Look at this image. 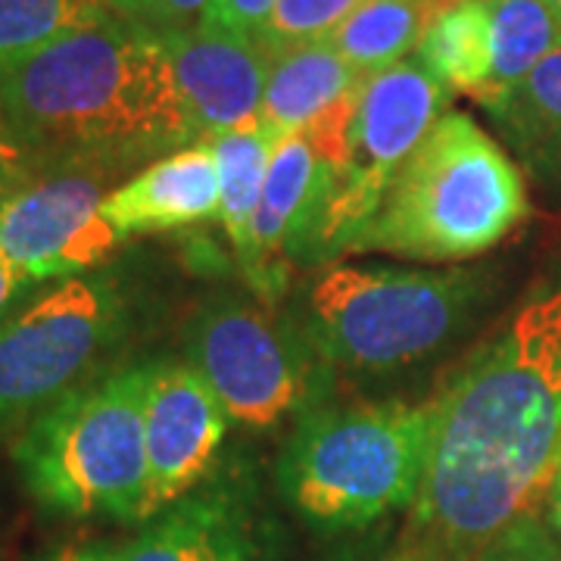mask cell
Returning <instances> with one entry per match:
<instances>
[{"instance_id":"7","label":"cell","mask_w":561,"mask_h":561,"mask_svg":"<svg viewBox=\"0 0 561 561\" xmlns=\"http://www.w3.org/2000/svg\"><path fill=\"white\" fill-rule=\"evenodd\" d=\"M446 91L421 62H397L359 88L350 153L331 169L290 260L324 262L350 250L393 175L443 116Z\"/></svg>"},{"instance_id":"19","label":"cell","mask_w":561,"mask_h":561,"mask_svg":"<svg viewBox=\"0 0 561 561\" xmlns=\"http://www.w3.org/2000/svg\"><path fill=\"white\" fill-rule=\"evenodd\" d=\"M216 153V169H219V216L225 238L234 247V256L243 265L250 253V231H253V216L260 206L268 162L278 147V140L268 138L260 125L228 131L219 138L206 140Z\"/></svg>"},{"instance_id":"27","label":"cell","mask_w":561,"mask_h":561,"mask_svg":"<svg viewBox=\"0 0 561 561\" xmlns=\"http://www.w3.org/2000/svg\"><path fill=\"white\" fill-rule=\"evenodd\" d=\"M275 3L278 0H209V10L203 13L201 22L253 38L275 10Z\"/></svg>"},{"instance_id":"32","label":"cell","mask_w":561,"mask_h":561,"mask_svg":"<svg viewBox=\"0 0 561 561\" xmlns=\"http://www.w3.org/2000/svg\"><path fill=\"white\" fill-rule=\"evenodd\" d=\"M0 203H3V201H0Z\"/></svg>"},{"instance_id":"29","label":"cell","mask_w":561,"mask_h":561,"mask_svg":"<svg viewBox=\"0 0 561 561\" xmlns=\"http://www.w3.org/2000/svg\"><path fill=\"white\" fill-rule=\"evenodd\" d=\"M44 561H116V552L106 546H66Z\"/></svg>"},{"instance_id":"12","label":"cell","mask_w":561,"mask_h":561,"mask_svg":"<svg viewBox=\"0 0 561 561\" xmlns=\"http://www.w3.org/2000/svg\"><path fill=\"white\" fill-rule=\"evenodd\" d=\"M197 144L260 125L272 57L260 41L197 22L160 35Z\"/></svg>"},{"instance_id":"10","label":"cell","mask_w":561,"mask_h":561,"mask_svg":"<svg viewBox=\"0 0 561 561\" xmlns=\"http://www.w3.org/2000/svg\"><path fill=\"white\" fill-rule=\"evenodd\" d=\"M106 179L94 165L44 169L0 203V260L32 287L101 268L119 247V234L103 216Z\"/></svg>"},{"instance_id":"2","label":"cell","mask_w":561,"mask_h":561,"mask_svg":"<svg viewBox=\"0 0 561 561\" xmlns=\"http://www.w3.org/2000/svg\"><path fill=\"white\" fill-rule=\"evenodd\" d=\"M0 110L38 169L125 172L197 144L157 32L106 13L0 79Z\"/></svg>"},{"instance_id":"25","label":"cell","mask_w":561,"mask_h":561,"mask_svg":"<svg viewBox=\"0 0 561 561\" xmlns=\"http://www.w3.org/2000/svg\"><path fill=\"white\" fill-rule=\"evenodd\" d=\"M106 7L122 20L138 22L157 35H169L197 25L209 10V0H106Z\"/></svg>"},{"instance_id":"4","label":"cell","mask_w":561,"mask_h":561,"mask_svg":"<svg viewBox=\"0 0 561 561\" xmlns=\"http://www.w3.org/2000/svg\"><path fill=\"white\" fill-rule=\"evenodd\" d=\"M434 421L437 400L319 409L284 446L280 496L321 534L381 522L419 496Z\"/></svg>"},{"instance_id":"14","label":"cell","mask_w":561,"mask_h":561,"mask_svg":"<svg viewBox=\"0 0 561 561\" xmlns=\"http://www.w3.org/2000/svg\"><path fill=\"white\" fill-rule=\"evenodd\" d=\"M103 216L119 234H160L219 216V169L209 144H191L147 162L135 179L113 187Z\"/></svg>"},{"instance_id":"30","label":"cell","mask_w":561,"mask_h":561,"mask_svg":"<svg viewBox=\"0 0 561 561\" xmlns=\"http://www.w3.org/2000/svg\"><path fill=\"white\" fill-rule=\"evenodd\" d=\"M552 530L561 537V465H559V474H556V481H552Z\"/></svg>"},{"instance_id":"9","label":"cell","mask_w":561,"mask_h":561,"mask_svg":"<svg viewBox=\"0 0 561 561\" xmlns=\"http://www.w3.org/2000/svg\"><path fill=\"white\" fill-rule=\"evenodd\" d=\"M306 341L247 302H213L187 331V362L221 402L228 421L265 431L312 397Z\"/></svg>"},{"instance_id":"22","label":"cell","mask_w":561,"mask_h":561,"mask_svg":"<svg viewBox=\"0 0 561 561\" xmlns=\"http://www.w3.org/2000/svg\"><path fill=\"white\" fill-rule=\"evenodd\" d=\"M106 13V0H0V79Z\"/></svg>"},{"instance_id":"11","label":"cell","mask_w":561,"mask_h":561,"mask_svg":"<svg viewBox=\"0 0 561 561\" xmlns=\"http://www.w3.org/2000/svg\"><path fill=\"white\" fill-rule=\"evenodd\" d=\"M228 415L191 362H147V518L184 500L213 471Z\"/></svg>"},{"instance_id":"24","label":"cell","mask_w":561,"mask_h":561,"mask_svg":"<svg viewBox=\"0 0 561 561\" xmlns=\"http://www.w3.org/2000/svg\"><path fill=\"white\" fill-rule=\"evenodd\" d=\"M474 561H561V537L537 515L502 530Z\"/></svg>"},{"instance_id":"18","label":"cell","mask_w":561,"mask_h":561,"mask_svg":"<svg viewBox=\"0 0 561 561\" xmlns=\"http://www.w3.org/2000/svg\"><path fill=\"white\" fill-rule=\"evenodd\" d=\"M449 3L456 0H365L328 41L356 76L368 79L415 50L427 22Z\"/></svg>"},{"instance_id":"21","label":"cell","mask_w":561,"mask_h":561,"mask_svg":"<svg viewBox=\"0 0 561 561\" xmlns=\"http://www.w3.org/2000/svg\"><path fill=\"white\" fill-rule=\"evenodd\" d=\"M534 165L561 172V44L527 79L486 106Z\"/></svg>"},{"instance_id":"3","label":"cell","mask_w":561,"mask_h":561,"mask_svg":"<svg viewBox=\"0 0 561 561\" xmlns=\"http://www.w3.org/2000/svg\"><path fill=\"white\" fill-rule=\"evenodd\" d=\"M527 216L522 172L465 113H443L393 175L353 253L459 262L481 256Z\"/></svg>"},{"instance_id":"20","label":"cell","mask_w":561,"mask_h":561,"mask_svg":"<svg viewBox=\"0 0 561 561\" xmlns=\"http://www.w3.org/2000/svg\"><path fill=\"white\" fill-rule=\"evenodd\" d=\"M490 3V41L493 72L481 103H496L518 88L542 57L561 44V20L542 0H486Z\"/></svg>"},{"instance_id":"17","label":"cell","mask_w":561,"mask_h":561,"mask_svg":"<svg viewBox=\"0 0 561 561\" xmlns=\"http://www.w3.org/2000/svg\"><path fill=\"white\" fill-rule=\"evenodd\" d=\"M419 62L440 81L443 91H459L481 101L493 72L490 3L456 0L427 22L419 41Z\"/></svg>"},{"instance_id":"31","label":"cell","mask_w":561,"mask_h":561,"mask_svg":"<svg viewBox=\"0 0 561 561\" xmlns=\"http://www.w3.org/2000/svg\"><path fill=\"white\" fill-rule=\"evenodd\" d=\"M542 3H546V7H549V10H552V13L561 20V0H542Z\"/></svg>"},{"instance_id":"15","label":"cell","mask_w":561,"mask_h":561,"mask_svg":"<svg viewBox=\"0 0 561 561\" xmlns=\"http://www.w3.org/2000/svg\"><path fill=\"white\" fill-rule=\"evenodd\" d=\"M253 518L234 493L203 490L165 505L116 561H260Z\"/></svg>"},{"instance_id":"26","label":"cell","mask_w":561,"mask_h":561,"mask_svg":"<svg viewBox=\"0 0 561 561\" xmlns=\"http://www.w3.org/2000/svg\"><path fill=\"white\" fill-rule=\"evenodd\" d=\"M38 162L22 147L16 131L10 128V122L0 110V201H7L10 194H16L28 181L38 175Z\"/></svg>"},{"instance_id":"28","label":"cell","mask_w":561,"mask_h":561,"mask_svg":"<svg viewBox=\"0 0 561 561\" xmlns=\"http://www.w3.org/2000/svg\"><path fill=\"white\" fill-rule=\"evenodd\" d=\"M32 284L22 278L20 272L10 265L7 260H0V321L7 319V312L16 306V300H20V294H25Z\"/></svg>"},{"instance_id":"8","label":"cell","mask_w":561,"mask_h":561,"mask_svg":"<svg viewBox=\"0 0 561 561\" xmlns=\"http://www.w3.org/2000/svg\"><path fill=\"white\" fill-rule=\"evenodd\" d=\"M125 331L119 284L88 272L57 280L0 321V421L47 409L101 365Z\"/></svg>"},{"instance_id":"6","label":"cell","mask_w":561,"mask_h":561,"mask_svg":"<svg viewBox=\"0 0 561 561\" xmlns=\"http://www.w3.org/2000/svg\"><path fill=\"white\" fill-rule=\"evenodd\" d=\"M474 300L478 278L468 272L337 265L309 290L306 337L337 368L390 371L440 350Z\"/></svg>"},{"instance_id":"13","label":"cell","mask_w":561,"mask_h":561,"mask_svg":"<svg viewBox=\"0 0 561 561\" xmlns=\"http://www.w3.org/2000/svg\"><path fill=\"white\" fill-rule=\"evenodd\" d=\"M331 165L321 160L312 140L302 131L278 140L268 175L262 187L260 206L250 231V253L243 260V275L262 300H275L284 294L290 253L300 241L309 213L319 201V191Z\"/></svg>"},{"instance_id":"16","label":"cell","mask_w":561,"mask_h":561,"mask_svg":"<svg viewBox=\"0 0 561 561\" xmlns=\"http://www.w3.org/2000/svg\"><path fill=\"white\" fill-rule=\"evenodd\" d=\"M362 76L331 47V41L300 44L272 57L260 128L268 138L284 140L319 119L328 106L362 84Z\"/></svg>"},{"instance_id":"1","label":"cell","mask_w":561,"mask_h":561,"mask_svg":"<svg viewBox=\"0 0 561 561\" xmlns=\"http://www.w3.org/2000/svg\"><path fill=\"white\" fill-rule=\"evenodd\" d=\"M561 465V284L518 309L437 400L390 561H474L552 493Z\"/></svg>"},{"instance_id":"5","label":"cell","mask_w":561,"mask_h":561,"mask_svg":"<svg viewBox=\"0 0 561 561\" xmlns=\"http://www.w3.org/2000/svg\"><path fill=\"white\" fill-rule=\"evenodd\" d=\"M144 390L147 362L41 409L13 453L32 500L69 518L147 522Z\"/></svg>"},{"instance_id":"23","label":"cell","mask_w":561,"mask_h":561,"mask_svg":"<svg viewBox=\"0 0 561 561\" xmlns=\"http://www.w3.org/2000/svg\"><path fill=\"white\" fill-rule=\"evenodd\" d=\"M362 3L365 0H278L253 38L268 57L300 44L328 41Z\"/></svg>"}]
</instances>
